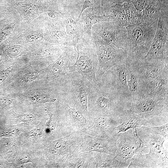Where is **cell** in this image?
<instances>
[{"label":"cell","mask_w":168,"mask_h":168,"mask_svg":"<svg viewBox=\"0 0 168 168\" xmlns=\"http://www.w3.org/2000/svg\"><path fill=\"white\" fill-rule=\"evenodd\" d=\"M137 128V133L149 148L148 154H136L130 160L128 168H168V148L164 144L168 141L163 136L152 133L145 127Z\"/></svg>","instance_id":"obj_1"},{"label":"cell","mask_w":168,"mask_h":168,"mask_svg":"<svg viewBox=\"0 0 168 168\" xmlns=\"http://www.w3.org/2000/svg\"><path fill=\"white\" fill-rule=\"evenodd\" d=\"M88 100L92 102L98 112L121 116L125 113L128 100L112 86L102 79L91 84Z\"/></svg>","instance_id":"obj_2"},{"label":"cell","mask_w":168,"mask_h":168,"mask_svg":"<svg viewBox=\"0 0 168 168\" xmlns=\"http://www.w3.org/2000/svg\"><path fill=\"white\" fill-rule=\"evenodd\" d=\"M126 112L138 114L148 120L150 126L155 120L168 123V97L146 93L132 98L127 103Z\"/></svg>","instance_id":"obj_3"},{"label":"cell","mask_w":168,"mask_h":168,"mask_svg":"<svg viewBox=\"0 0 168 168\" xmlns=\"http://www.w3.org/2000/svg\"><path fill=\"white\" fill-rule=\"evenodd\" d=\"M158 24V22L152 24L144 23L130 25L126 27L129 42L128 62L141 60L146 55L153 41Z\"/></svg>","instance_id":"obj_4"},{"label":"cell","mask_w":168,"mask_h":168,"mask_svg":"<svg viewBox=\"0 0 168 168\" xmlns=\"http://www.w3.org/2000/svg\"><path fill=\"white\" fill-rule=\"evenodd\" d=\"M77 57L75 63L70 68L71 72L76 71L91 84L97 82L96 74L98 68V60L96 45L92 38L82 37L76 46Z\"/></svg>","instance_id":"obj_5"},{"label":"cell","mask_w":168,"mask_h":168,"mask_svg":"<svg viewBox=\"0 0 168 168\" xmlns=\"http://www.w3.org/2000/svg\"><path fill=\"white\" fill-rule=\"evenodd\" d=\"M168 13L162 12L158 20L156 34L150 49L142 59L148 63H168Z\"/></svg>","instance_id":"obj_6"},{"label":"cell","mask_w":168,"mask_h":168,"mask_svg":"<svg viewBox=\"0 0 168 168\" xmlns=\"http://www.w3.org/2000/svg\"><path fill=\"white\" fill-rule=\"evenodd\" d=\"M96 45L98 60L96 78L99 81L107 71L113 66L126 62L127 54L122 49H118L104 41L95 34L91 33Z\"/></svg>","instance_id":"obj_7"},{"label":"cell","mask_w":168,"mask_h":168,"mask_svg":"<svg viewBox=\"0 0 168 168\" xmlns=\"http://www.w3.org/2000/svg\"><path fill=\"white\" fill-rule=\"evenodd\" d=\"M91 33L106 43L118 49H123L127 53L129 42L126 27L120 26L115 22H102L94 25L91 28Z\"/></svg>","instance_id":"obj_8"},{"label":"cell","mask_w":168,"mask_h":168,"mask_svg":"<svg viewBox=\"0 0 168 168\" xmlns=\"http://www.w3.org/2000/svg\"><path fill=\"white\" fill-rule=\"evenodd\" d=\"M91 83L77 72H73L63 85L65 94L71 97L78 111L88 112V97Z\"/></svg>","instance_id":"obj_9"},{"label":"cell","mask_w":168,"mask_h":168,"mask_svg":"<svg viewBox=\"0 0 168 168\" xmlns=\"http://www.w3.org/2000/svg\"><path fill=\"white\" fill-rule=\"evenodd\" d=\"M130 74V68L127 60L111 67L104 74L101 79L111 85L128 101V77Z\"/></svg>","instance_id":"obj_10"},{"label":"cell","mask_w":168,"mask_h":168,"mask_svg":"<svg viewBox=\"0 0 168 168\" xmlns=\"http://www.w3.org/2000/svg\"><path fill=\"white\" fill-rule=\"evenodd\" d=\"M116 149L115 156L122 168H127V163L136 154L137 144L132 129L120 132L116 137Z\"/></svg>","instance_id":"obj_11"},{"label":"cell","mask_w":168,"mask_h":168,"mask_svg":"<svg viewBox=\"0 0 168 168\" xmlns=\"http://www.w3.org/2000/svg\"><path fill=\"white\" fill-rule=\"evenodd\" d=\"M127 62L129 68L138 74L147 85L160 75L168 72V63H148L142 59Z\"/></svg>","instance_id":"obj_12"},{"label":"cell","mask_w":168,"mask_h":168,"mask_svg":"<svg viewBox=\"0 0 168 168\" xmlns=\"http://www.w3.org/2000/svg\"><path fill=\"white\" fill-rule=\"evenodd\" d=\"M102 139L88 136L84 141V150L93 151L115 156L116 149V138Z\"/></svg>","instance_id":"obj_13"},{"label":"cell","mask_w":168,"mask_h":168,"mask_svg":"<svg viewBox=\"0 0 168 168\" xmlns=\"http://www.w3.org/2000/svg\"><path fill=\"white\" fill-rule=\"evenodd\" d=\"M107 21L112 22L108 16L105 15L98 16L91 13V10L89 11L85 10L78 22L83 32V36L89 39H91L92 38L91 34L92 27L98 23Z\"/></svg>","instance_id":"obj_14"},{"label":"cell","mask_w":168,"mask_h":168,"mask_svg":"<svg viewBox=\"0 0 168 168\" xmlns=\"http://www.w3.org/2000/svg\"><path fill=\"white\" fill-rule=\"evenodd\" d=\"M123 117V123L115 128L117 129L118 134L142 126L150 127L148 120L143 117L135 113L126 111Z\"/></svg>","instance_id":"obj_15"},{"label":"cell","mask_w":168,"mask_h":168,"mask_svg":"<svg viewBox=\"0 0 168 168\" xmlns=\"http://www.w3.org/2000/svg\"><path fill=\"white\" fill-rule=\"evenodd\" d=\"M61 17L64 22L68 35L72 40L76 47L83 33L79 23L78 17L71 13H63Z\"/></svg>","instance_id":"obj_16"},{"label":"cell","mask_w":168,"mask_h":168,"mask_svg":"<svg viewBox=\"0 0 168 168\" xmlns=\"http://www.w3.org/2000/svg\"><path fill=\"white\" fill-rule=\"evenodd\" d=\"M129 68L130 80L128 81L129 92L128 101L132 98L148 93L147 85L138 74Z\"/></svg>","instance_id":"obj_17"},{"label":"cell","mask_w":168,"mask_h":168,"mask_svg":"<svg viewBox=\"0 0 168 168\" xmlns=\"http://www.w3.org/2000/svg\"><path fill=\"white\" fill-rule=\"evenodd\" d=\"M167 9V6L164 5L161 0H154L149 2L143 12L145 23L152 24L158 22L161 13Z\"/></svg>","instance_id":"obj_18"},{"label":"cell","mask_w":168,"mask_h":168,"mask_svg":"<svg viewBox=\"0 0 168 168\" xmlns=\"http://www.w3.org/2000/svg\"><path fill=\"white\" fill-rule=\"evenodd\" d=\"M168 72L160 75L147 84L148 93L168 97Z\"/></svg>","instance_id":"obj_19"},{"label":"cell","mask_w":168,"mask_h":168,"mask_svg":"<svg viewBox=\"0 0 168 168\" xmlns=\"http://www.w3.org/2000/svg\"><path fill=\"white\" fill-rule=\"evenodd\" d=\"M104 15L108 16L112 22H116L121 27H126L129 23L123 5L117 4L106 9Z\"/></svg>","instance_id":"obj_20"},{"label":"cell","mask_w":168,"mask_h":168,"mask_svg":"<svg viewBox=\"0 0 168 168\" xmlns=\"http://www.w3.org/2000/svg\"><path fill=\"white\" fill-rule=\"evenodd\" d=\"M123 5L130 25H139L145 23L143 15L137 11L130 2H125Z\"/></svg>","instance_id":"obj_21"},{"label":"cell","mask_w":168,"mask_h":168,"mask_svg":"<svg viewBox=\"0 0 168 168\" xmlns=\"http://www.w3.org/2000/svg\"><path fill=\"white\" fill-rule=\"evenodd\" d=\"M63 97L67 111L74 122L81 125H84L86 123L87 120L83 115V113L76 110L74 108H71L64 96Z\"/></svg>","instance_id":"obj_22"},{"label":"cell","mask_w":168,"mask_h":168,"mask_svg":"<svg viewBox=\"0 0 168 168\" xmlns=\"http://www.w3.org/2000/svg\"><path fill=\"white\" fill-rule=\"evenodd\" d=\"M136 144V154H148L149 151L148 147L142 141L137 133V128L132 129Z\"/></svg>","instance_id":"obj_23"},{"label":"cell","mask_w":168,"mask_h":168,"mask_svg":"<svg viewBox=\"0 0 168 168\" xmlns=\"http://www.w3.org/2000/svg\"><path fill=\"white\" fill-rule=\"evenodd\" d=\"M145 128L150 132L154 134L161 135L166 139L168 138V124L159 127H145Z\"/></svg>","instance_id":"obj_24"},{"label":"cell","mask_w":168,"mask_h":168,"mask_svg":"<svg viewBox=\"0 0 168 168\" xmlns=\"http://www.w3.org/2000/svg\"><path fill=\"white\" fill-rule=\"evenodd\" d=\"M130 2L137 11L143 15V11L148 5L149 1V0H131Z\"/></svg>","instance_id":"obj_25"},{"label":"cell","mask_w":168,"mask_h":168,"mask_svg":"<svg viewBox=\"0 0 168 168\" xmlns=\"http://www.w3.org/2000/svg\"><path fill=\"white\" fill-rule=\"evenodd\" d=\"M36 101L39 103L55 102L56 99L54 96L48 94L39 95L36 98Z\"/></svg>","instance_id":"obj_26"},{"label":"cell","mask_w":168,"mask_h":168,"mask_svg":"<svg viewBox=\"0 0 168 168\" xmlns=\"http://www.w3.org/2000/svg\"><path fill=\"white\" fill-rule=\"evenodd\" d=\"M44 36L41 34H32L27 35L26 37V40L30 42H36L42 40Z\"/></svg>","instance_id":"obj_27"},{"label":"cell","mask_w":168,"mask_h":168,"mask_svg":"<svg viewBox=\"0 0 168 168\" xmlns=\"http://www.w3.org/2000/svg\"><path fill=\"white\" fill-rule=\"evenodd\" d=\"M23 11L30 17L35 16L36 10L35 7L32 5H24L22 7Z\"/></svg>","instance_id":"obj_28"},{"label":"cell","mask_w":168,"mask_h":168,"mask_svg":"<svg viewBox=\"0 0 168 168\" xmlns=\"http://www.w3.org/2000/svg\"><path fill=\"white\" fill-rule=\"evenodd\" d=\"M13 27L9 26L3 29L0 33V40H4L8 38L13 32Z\"/></svg>","instance_id":"obj_29"},{"label":"cell","mask_w":168,"mask_h":168,"mask_svg":"<svg viewBox=\"0 0 168 168\" xmlns=\"http://www.w3.org/2000/svg\"><path fill=\"white\" fill-rule=\"evenodd\" d=\"M50 117V120L46 124L48 128L50 130H54L56 127V121L54 115L50 112H47Z\"/></svg>","instance_id":"obj_30"},{"label":"cell","mask_w":168,"mask_h":168,"mask_svg":"<svg viewBox=\"0 0 168 168\" xmlns=\"http://www.w3.org/2000/svg\"><path fill=\"white\" fill-rule=\"evenodd\" d=\"M38 73L34 71L27 74L23 79V81L25 83L32 82L38 77Z\"/></svg>","instance_id":"obj_31"},{"label":"cell","mask_w":168,"mask_h":168,"mask_svg":"<svg viewBox=\"0 0 168 168\" xmlns=\"http://www.w3.org/2000/svg\"><path fill=\"white\" fill-rule=\"evenodd\" d=\"M95 2V0H85V1L83 5L81 13L77 19V22H78L83 12L87 8L90 7H93Z\"/></svg>","instance_id":"obj_32"},{"label":"cell","mask_w":168,"mask_h":168,"mask_svg":"<svg viewBox=\"0 0 168 168\" xmlns=\"http://www.w3.org/2000/svg\"><path fill=\"white\" fill-rule=\"evenodd\" d=\"M53 51L49 48H43L41 49L37 55L40 57H45L51 56Z\"/></svg>","instance_id":"obj_33"},{"label":"cell","mask_w":168,"mask_h":168,"mask_svg":"<svg viewBox=\"0 0 168 168\" xmlns=\"http://www.w3.org/2000/svg\"><path fill=\"white\" fill-rule=\"evenodd\" d=\"M17 118L22 121L31 122L34 120V117L32 114L28 113L20 115L17 117Z\"/></svg>","instance_id":"obj_34"},{"label":"cell","mask_w":168,"mask_h":168,"mask_svg":"<svg viewBox=\"0 0 168 168\" xmlns=\"http://www.w3.org/2000/svg\"><path fill=\"white\" fill-rule=\"evenodd\" d=\"M12 102V99L10 98L0 97V105L3 106H7Z\"/></svg>","instance_id":"obj_35"},{"label":"cell","mask_w":168,"mask_h":168,"mask_svg":"<svg viewBox=\"0 0 168 168\" xmlns=\"http://www.w3.org/2000/svg\"><path fill=\"white\" fill-rule=\"evenodd\" d=\"M21 52V49L19 47H13L11 48L10 51V55L13 56L19 55Z\"/></svg>","instance_id":"obj_36"},{"label":"cell","mask_w":168,"mask_h":168,"mask_svg":"<svg viewBox=\"0 0 168 168\" xmlns=\"http://www.w3.org/2000/svg\"><path fill=\"white\" fill-rule=\"evenodd\" d=\"M85 161V159L83 158H80L75 163V167L79 168L83 166Z\"/></svg>","instance_id":"obj_37"},{"label":"cell","mask_w":168,"mask_h":168,"mask_svg":"<svg viewBox=\"0 0 168 168\" xmlns=\"http://www.w3.org/2000/svg\"><path fill=\"white\" fill-rule=\"evenodd\" d=\"M7 74L4 73L0 74V84H2L7 78Z\"/></svg>","instance_id":"obj_38"},{"label":"cell","mask_w":168,"mask_h":168,"mask_svg":"<svg viewBox=\"0 0 168 168\" xmlns=\"http://www.w3.org/2000/svg\"><path fill=\"white\" fill-rule=\"evenodd\" d=\"M1 54H0V59H1Z\"/></svg>","instance_id":"obj_39"}]
</instances>
